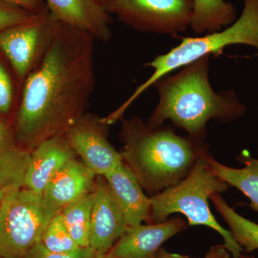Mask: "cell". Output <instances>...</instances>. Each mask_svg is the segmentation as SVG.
Listing matches in <instances>:
<instances>
[{
	"instance_id": "obj_1",
	"label": "cell",
	"mask_w": 258,
	"mask_h": 258,
	"mask_svg": "<svg viewBox=\"0 0 258 258\" xmlns=\"http://www.w3.org/2000/svg\"><path fill=\"white\" fill-rule=\"evenodd\" d=\"M92 35L57 21L40 61L24 81L15 138L31 151L64 135L86 113L94 88Z\"/></svg>"
},
{
	"instance_id": "obj_2",
	"label": "cell",
	"mask_w": 258,
	"mask_h": 258,
	"mask_svg": "<svg viewBox=\"0 0 258 258\" xmlns=\"http://www.w3.org/2000/svg\"><path fill=\"white\" fill-rule=\"evenodd\" d=\"M210 57L204 56L154 83L159 102L148 120L149 128L171 120L190 137L205 140L210 120L230 123L245 114L247 108L233 91H214L209 79Z\"/></svg>"
},
{
	"instance_id": "obj_3",
	"label": "cell",
	"mask_w": 258,
	"mask_h": 258,
	"mask_svg": "<svg viewBox=\"0 0 258 258\" xmlns=\"http://www.w3.org/2000/svg\"><path fill=\"white\" fill-rule=\"evenodd\" d=\"M120 139L122 160L146 191L159 193L189 175L209 154L205 140L177 135L171 127L151 128L137 117L123 120Z\"/></svg>"
},
{
	"instance_id": "obj_4",
	"label": "cell",
	"mask_w": 258,
	"mask_h": 258,
	"mask_svg": "<svg viewBox=\"0 0 258 258\" xmlns=\"http://www.w3.org/2000/svg\"><path fill=\"white\" fill-rule=\"evenodd\" d=\"M205 157L198 161L189 175L179 184L151 198L149 224L166 221L172 214H182L189 226H206L218 232L232 258H239L243 249L230 231L217 221L209 206V199L213 194L225 192L230 186L208 169Z\"/></svg>"
},
{
	"instance_id": "obj_5",
	"label": "cell",
	"mask_w": 258,
	"mask_h": 258,
	"mask_svg": "<svg viewBox=\"0 0 258 258\" xmlns=\"http://www.w3.org/2000/svg\"><path fill=\"white\" fill-rule=\"evenodd\" d=\"M240 18L219 31L197 37H184L177 46L147 62L154 72L122 104L127 110L136 99L157 81L176 70L206 55H219L225 47L235 45L254 47L258 52V0H243Z\"/></svg>"
},
{
	"instance_id": "obj_6",
	"label": "cell",
	"mask_w": 258,
	"mask_h": 258,
	"mask_svg": "<svg viewBox=\"0 0 258 258\" xmlns=\"http://www.w3.org/2000/svg\"><path fill=\"white\" fill-rule=\"evenodd\" d=\"M57 213L40 194L24 187L5 191L0 208V256L25 257L41 242L44 231Z\"/></svg>"
},
{
	"instance_id": "obj_7",
	"label": "cell",
	"mask_w": 258,
	"mask_h": 258,
	"mask_svg": "<svg viewBox=\"0 0 258 258\" xmlns=\"http://www.w3.org/2000/svg\"><path fill=\"white\" fill-rule=\"evenodd\" d=\"M103 5L134 30L159 35L185 31L194 13V0H111Z\"/></svg>"
},
{
	"instance_id": "obj_8",
	"label": "cell",
	"mask_w": 258,
	"mask_h": 258,
	"mask_svg": "<svg viewBox=\"0 0 258 258\" xmlns=\"http://www.w3.org/2000/svg\"><path fill=\"white\" fill-rule=\"evenodd\" d=\"M56 23L48 11L0 32V50L20 81L24 82L40 61Z\"/></svg>"
},
{
	"instance_id": "obj_9",
	"label": "cell",
	"mask_w": 258,
	"mask_h": 258,
	"mask_svg": "<svg viewBox=\"0 0 258 258\" xmlns=\"http://www.w3.org/2000/svg\"><path fill=\"white\" fill-rule=\"evenodd\" d=\"M108 126L92 113H84L64 134L76 155L96 174L104 176L123 163L120 152L108 142Z\"/></svg>"
},
{
	"instance_id": "obj_10",
	"label": "cell",
	"mask_w": 258,
	"mask_h": 258,
	"mask_svg": "<svg viewBox=\"0 0 258 258\" xmlns=\"http://www.w3.org/2000/svg\"><path fill=\"white\" fill-rule=\"evenodd\" d=\"M93 192L89 247L97 254H107L128 226L104 176H97Z\"/></svg>"
},
{
	"instance_id": "obj_11",
	"label": "cell",
	"mask_w": 258,
	"mask_h": 258,
	"mask_svg": "<svg viewBox=\"0 0 258 258\" xmlns=\"http://www.w3.org/2000/svg\"><path fill=\"white\" fill-rule=\"evenodd\" d=\"M186 228L181 218L131 226L106 254L113 258H154L166 240Z\"/></svg>"
},
{
	"instance_id": "obj_12",
	"label": "cell",
	"mask_w": 258,
	"mask_h": 258,
	"mask_svg": "<svg viewBox=\"0 0 258 258\" xmlns=\"http://www.w3.org/2000/svg\"><path fill=\"white\" fill-rule=\"evenodd\" d=\"M54 20L90 34L95 40L108 41L111 15L98 0H44Z\"/></svg>"
},
{
	"instance_id": "obj_13",
	"label": "cell",
	"mask_w": 258,
	"mask_h": 258,
	"mask_svg": "<svg viewBox=\"0 0 258 258\" xmlns=\"http://www.w3.org/2000/svg\"><path fill=\"white\" fill-rule=\"evenodd\" d=\"M76 156L63 135L43 141L31 150L24 188L42 195L56 173Z\"/></svg>"
},
{
	"instance_id": "obj_14",
	"label": "cell",
	"mask_w": 258,
	"mask_h": 258,
	"mask_svg": "<svg viewBox=\"0 0 258 258\" xmlns=\"http://www.w3.org/2000/svg\"><path fill=\"white\" fill-rule=\"evenodd\" d=\"M104 177L127 225L150 223L152 200L128 166L123 162Z\"/></svg>"
},
{
	"instance_id": "obj_15",
	"label": "cell",
	"mask_w": 258,
	"mask_h": 258,
	"mask_svg": "<svg viewBox=\"0 0 258 258\" xmlns=\"http://www.w3.org/2000/svg\"><path fill=\"white\" fill-rule=\"evenodd\" d=\"M96 174L74 158L50 179L42 194L47 205L57 212L93 191Z\"/></svg>"
},
{
	"instance_id": "obj_16",
	"label": "cell",
	"mask_w": 258,
	"mask_h": 258,
	"mask_svg": "<svg viewBox=\"0 0 258 258\" xmlns=\"http://www.w3.org/2000/svg\"><path fill=\"white\" fill-rule=\"evenodd\" d=\"M17 142L9 125L0 118V188L5 191L24 187L31 151Z\"/></svg>"
},
{
	"instance_id": "obj_17",
	"label": "cell",
	"mask_w": 258,
	"mask_h": 258,
	"mask_svg": "<svg viewBox=\"0 0 258 258\" xmlns=\"http://www.w3.org/2000/svg\"><path fill=\"white\" fill-rule=\"evenodd\" d=\"M237 160L244 164L242 168L224 165L210 155L205 157L209 169L230 186L240 190L250 200L251 208L258 212V159L242 153Z\"/></svg>"
},
{
	"instance_id": "obj_18",
	"label": "cell",
	"mask_w": 258,
	"mask_h": 258,
	"mask_svg": "<svg viewBox=\"0 0 258 258\" xmlns=\"http://www.w3.org/2000/svg\"><path fill=\"white\" fill-rule=\"evenodd\" d=\"M235 6L225 0H194L190 28L198 35L212 33L229 26L236 20Z\"/></svg>"
},
{
	"instance_id": "obj_19",
	"label": "cell",
	"mask_w": 258,
	"mask_h": 258,
	"mask_svg": "<svg viewBox=\"0 0 258 258\" xmlns=\"http://www.w3.org/2000/svg\"><path fill=\"white\" fill-rule=\"evenodd\" d=\"M216 211L225 220L234 240L243 251L251 252L258 249V225L241 216L235 209L229 206L221 194H213L210 197Z\"/></svg>"
},
{
	"instance_id": "obj_20",
	"label": "cell",
	"mask_w": 258,
	"mask_h": 258,
	"mask_svg": "<svg viewBox=\"0 0 258 258\" xmlns=\"http://www.w3.org/2000/svg\"><path fill=\"white\" fill-rule=\"evenodd\" d=\"M93 202V190L60 212L64 225L81 247H89Z\"/></svg>"
},
{
	"instance_id": "obj_21",
	"label": "cell",
	"mask_w": 258,
	"mask_h": 258,
	"mask_svg": "<svg viewBox=\"0 0 258 258\" xmlns=\"http://www.w3.org/2000/svg\"><path fill=\"white\" fill-rule=\"evenodd\" d=\"M40 243L50 252L56 253H69L81 248L64 225L60 212L49 222Z\"/></svg>"
},
{
	"instance_id": "obj_22",
	"label": "cell",
	"mask_w": 258,
	"mask_h": 258,
	"mask_svg": "<svg viewBox=\"0 0 258 258\" xmlns=\"http://www.w3.org/2000/svg\"><path fill=\"white\" fill-rule=\"evenodd\" d=\"M36 15L17 5L0 0V32L14 25L30 21Z\"/></svg>"
},
{
	"instance_id": "obj_23",
	"label": "cell",
	"mask_w": 258,
	"mask_h": 258,
	"mask_svg": "<svg viewBox=\"0 0 258 258\" xmlns=\"http://www.w3.org/2000/svg\"><path fill=\"white\" fill-rule=\"evenodd\" d=\"M96 256L97 252L91 247H81L69 253H56L39 243L34 246L24 258H96Z\"/></svg>"
},
{
	"instance_id": "obj_24",
	"label": "cell",
	"mask_w": 258,
	"mask_h": 258,
	"mask_svg": "<svg viewBox=\"0 0 258 258\" xmlns=\"http://www.w3.org/2000/svg\"><path fill=\"white\" fill-rule=\"evenodd\" d=\"M14 98L13 83L8 71L0 61V114L7 115L10 111Z\"/></svg>"
},
{
	"instance_id": "obj_25",
	"label": "cell",
	"mask_w": 258,
	"mask_h": 258,
	"mask_svg": "<svg viewBox=\"0 0 258 258\" xmlns=\"http://www.w3.org/2000/svg\"><path fill=\"white\" fill-rule=\"evenodd\" d=\"M154 258H191L182 254L171 253L164 248H161L158 251L157 255ZM202 258H232L230 252L223 244H217L212 246L209 249L205 257Z\"/></svg>"
},
{
	"instance_id": "obj_26",
	"label": "cell",
	"mask_w": 258,
	"mask_h": 258,
	"mask_svg": "<svg viewBox=\"0 0 258 258\" xmlns=\"http://www.w3.org/2000/svg\"><path fill=\"white\" fill-rule=\"evenodd\" d=\"M28 10L34 14H42L48 12L44 0H3Z\"/></svg>"
},
{
	"instance_id": "obj_27",
	"label": "cell",
	"mask_w": 258,
	"mask_h": 258,
	"mask_svg": "<svg viewBox=\"0 0 258 258\" xmlns=\"http://www.w3.org/2000/svg\"><path fill=\"white\" fill-rule=\"evenodd\" d=\"M5 191L4 190L0 188V208H1L2 204H3V200H4Z\"/></svg>"
},
{
	"instance_id": "obj_28",
	"label": "cell",
	"mask_w": 258,
	"mask_h": 258,
	"mask_svg": "<svg viewBox=\"0 0 258 258\" xmlns=\"http://www.w3.org/2000/svg\"><path fill=\"white\" fill-rule=\"evenodd\" d=\"M96 258H113L109 257L106 254H97Z\"/></svg>"
},
{
	"instance_id": "obj_29",
	"label": "cell",
	"mask_w": 258,
	"mask_h": 258,
	"mask_svg": "<svg viewBox=\"0 0 258 258\" xmlns=\"http://www.w3.org/2000/svg\"><path fill=\"white\" fill-rule=\"evenodd\" d=\"M239 258H255L254 257H253V256H247V255H244V254H241V255L240 256V257Z\"/></svg>"
},
{
	"instance_id": "obj_30",
	"label": "cell",
	"mask_w": 258,
	"mask_h": 258,
	"mask_svg": "<svg viewBox=\"0 0 258 258\" xmlns=\"http://www.w3.org/2000/svg\"><path fill=\"white\" fill-rule=\"evenodd\" d=\"M98 1L103 5L105 4V3H108V2L111 1V0H98Z\"/></svg>"
},
{
	"instance_id": "obj_31",
	"label": "cell",
	"mask_w": 258,
	"mask_h": 258,
	"mask_svg": "<svg viewBox=\"0 0 258 258\" xmlns=\"http://www.w3.org/2000/svg\"><path fill=\"white\" fill-rule=\"evenodd\" d=\"M0 258H4V257H1V256H0Z\"/></svg>"
}]
</instances>
